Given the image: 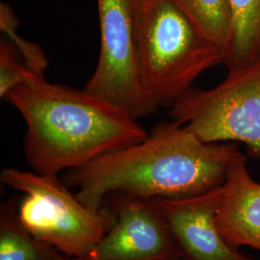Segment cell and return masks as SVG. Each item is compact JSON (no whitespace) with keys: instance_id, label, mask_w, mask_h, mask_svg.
<instances>
[{"instance_id":"cell-1","label":"cell","mask_w":260,"mask_h":260,"mask_svg":"<svg viewBox=\"0 0 260 260\" xmlns=\"http://www.w3.org/2000/svg\"><path fill=\"white\" fill-rule=\"evenodd\" d=\"M236 143H205L175 121L155 125L146 139L68 171L67 183L93 210L113 194L141 200L205 194L225 181Z\"/></svg>"},{"instance_id":"cell-2","label":"cell","mask_w":260,"mask_h":260,"mask_svg":"<svg viewBox=\"0 0 260 260\" xmlns=\"http://www.w3.org/2000/svg\"><path fill=\"white\" fill-rule=\"evenodd\" d=\"M4 100L26 124L24 154L42 175H58L146 139L149 132L121 107L85 90L39 76Z\"/></svg>"},{"instance_id":"cell-3","label":"cell","mask_w":260,"mask_h":260,"mask_svg":"<svg viewBox=\"0 0 260 260\" xmlns=\"http://www.w3.org/2000/svg\"><path fill=\"white\" fill-rule=\"evenodd\" d=\"M140 81L157 109L170 108L226 50L204 37L173 0H139L136 19Z\"/></svg>"},{"instance_id":"cell-4","label":"cell","mask_w":260,"mask_h":260,"mask_svg":"<svg viewBox=\"0 0 260 260\" xmlns=\"http://www.w3.org/2000/svg\"><path fill=\"white\" fill-rule=\"evenodd\" d=\"M0 178L25 194L18 205L21 224L38 240L71 258L89 253L115 222L111 209L89 208L57 175L6 168Z\"/></svg>"},{"instance_id":"cell-5","label":"cell","mask_w":260,"mask_h":260,"mask_svg":"<svg viewBox=\"0 0 260 260\" xmlns=\"http://www.w3.org/2000/svg\"><path fill=\"white\" fill-rule=\"evenodd\" d=\"M169 114L205 143H242L260 160V58L230 69L213 88H190Z\"/></svg>"},{"instance_id":"cell-6","label":"cell","mask_w":260,"mask_h":260,"mask_svg":"<svg viewBox=\"0 0 260 260\" xmlns=\"http://www.w3.org/2000/svg\"><path fill=\"white\" fill-rule=\"evenodd\" d=\"M101 51L84 90L108 101L139 120L158 111L140 81L136 19L139 0H96Z\"/></svg>"},{"instance_id":"cell-7","label":"cell","mask_w":260,"mask_h":260,"mask_svg":"<svg viewBox=\"0 0 260 260\" xmlns=\"http://www.w3.org/2000/svg\"><path fill=\"white\" fill-rule=\"evenodd\" d=\"M111 229L92 251L70 260H183L151 200L113 194Z\"/></svg>"},{"instance_id":"cell-8","label":"cell","mask_w":260,"mask_h":260,"mask_svg":"<svg viewBox=\"0 0 260 260\" xmlns=\"http://www.w3.org/2000/svg\"><path fill=\"white\" fill-rule=\"evenodd\" d=\"M222 200V186L187 198H155L183 260H254L231 247L220 233L216 215Z\"/></svg>"},{"instance_id":"cell-9","label":"cell","mask_w":260,"mask_h":260,"mask_svg":"<svg viewBox=\"0 0 260 260\" xmlns=\"http://www.w3.org/2000/svg\"><path fill=\"white\" fill-rule=\"evenodd\" d=\"M216 223L233 249L260 251V183L251 177L242 152L233 159L222 185Z\"/></svg>"},{"instance_id":"cell-10","label":"cell","mask_w":260,"mask_h":260,"mask_svg":"<svg viewBox=\"0 0 260 260\" xmlns=\"http://www.w3.org/2000/svg\"><path fill=\"white\" fill-rule=\"evenodd\" d=\"M54 247L38 240L21 224L18 206L9 200L0 207V260H70Z\"/></svg>"},{"instance_id":"cell-11","label":"cell","mask_w":260,"mask_h":260,"mask_svg":"<svg viewBox=\"0 0 260 260\" xmlns=\"http://www.w3.org/2000/svg\"><path fill=\"white\" fill-rule=\"evenodd\" d=\"M233 37L223 65L228 70L248 65L260 58V0H230Z\"/></svg>"},{"instance_id":"cell-12","label":"cell","mask_w":260,"mask_h":260,"mask_svg":"<svg viewBox=\"0 0 260 260\" xmlns=\"http://www.w3.org/2000/svg\"><path fill=\"white\" fill-rule=\"evenodd\" d=\"M207 40L228 50L233 37L230 0H173Z\"/></svg>"},{"instance_id":"cell-13","label":"cell","mask_w":260,"mask_h":260,"mask_svg":"<svg viewBox=\"0 0 260 260\" xmlns=\"http://www.w3.org/2000/svg\"><path fill=\"white\" fill-rule=\"evenodd\" d=\"M0 26L2 32L8 36L10 42L18 49L29 69L38 75L45 76L48 62L43 49L36 44L28 43L17 34L18 20L11 7L4 3H1L0 6Z\"/></svg>"},{"instance_id":"cell-14","label":"cell","mask_w":260,"mask_h":260,"mask_svg":"<svg viewBox=\"0 0 260 260\" xmlns=\"http://www.w3.org/2000/svg\"><path fill=\"white\" fill-rule=\"evenodd\" d=\"M29 69L16 47L8 41L0 44V96L4 99L12 89L39 77Z\"/></svg>"}]
</instances>
